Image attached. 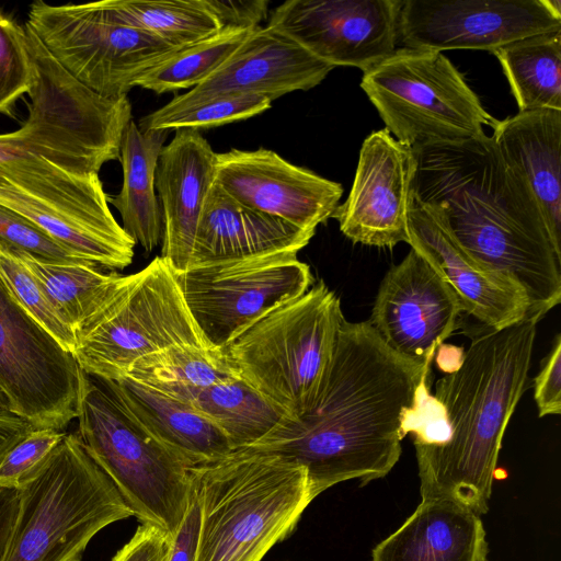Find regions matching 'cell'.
I'll return each instance as SVG.
<instances>
[{
  "instance_id": "cell-1",
  "label": "cell",
  "mask_w": 561,
  "mask_h": 561,
  "mask_svg": "<svg viewBox=\"0 0 561 561\" xmlns=\"http://www.w3.org/2000/svg\"><path fill=\"white\" fill-rule=\"evenodd\" d=\"M431 365L390 350L367 321L343 320L333 357L308 413L284 419L251 445L302 466L313 497L347 480L387 476L401 440L425 417Z\"/></svg>"
},
{
  "instance_id": "cell-2",
  "label": "cell",
  "mask_w": 561,
  "mask_h": 561,
  "mask_svg": "<svg viewBox=\"0 0 561 561\" xmlns=\"http://www.w3.org/2000/svg\"><path fill=\"white\" fill-rule=\"evenodd\" d=\"M413 199L479 264L516 285L538 322L561 301V256L522 173L491 137L415 148Z\"/></svg>"
},
{
  "instance_id": "cell-3",
  "label": "cell",
  "mask_w": 561,
  "mask_h": 561,
  "mask_svg": "<svg viewBox=\"0 0 561 561\" xmlns=\"http://www.w3.org/2000/svg\"><path fill=\"white\" fill-rule=\"evenodd\" d=\"M537 323L526 318L483 329L459 365L437 380L442 439L413 440L422 500L488 512L503 435L528 382Z\"/></svg>"
},
{
  "instance_id": "cell-4",
  "label": "cell",
  "mask_w": 561,
  "mask_h": 561,
  "mask_svg": "<svg viewBox=\"0 0 561 561\" xmlns=\"http://www.w3.org/2000/svg\"><path fill=\"white\" fill-rule=\"evenodd\" d=\"M191 472L202 510L195 561H262L314 500L302 466L251 448Z\"/></svg>"
},
{
  "instance_id": "cell-5",
  "label": "cell",
  "mask_w": 561,
  "mask_h": 561,
  "mask_svg": "<svg viewBox=\"0 0 561 561\" xmlns=\"http://www.w3.org/2000/svg\"><path fill=\"white\" fill-rule=\"evenodd\" d=\"M344 319L340 298L320 280L245 327L219 352L237 378L295 421L318 397Z\"/></svg>"
},
{
  "instance_id": "cell-6",
  "label": "cell",
  "mask_w": 561,
  "mask_h": 561,
  "mask_svg": "<svg viewBox=\"0 0 561 561\" xmlns=\"http://www.w3.org/2000/svg\"><path fill=\"white\" fill-rule=\"evenodd\" d=\"M18 494L3 561H81L99 531L134 516L78 434H66Z\"/></svg>"
},
{
  "instance_id": "cell-7",
  "label": "cell",
  "mask_w": 561,
  "mask_h": 561,
  "mask_svg": "<svg viewBox=\"0 0 561 561\" xmlns=\"http://www.w3.org/2000/svg\"><path fill=\"white\" fill-rule=\"evenodd\" d=\"M78 436L141 523L172 536L187 511L193 467L156 438L107 380L82 371Z\"/></svg>"
},
{
  "instance_id": "cell-8",
  "label": "cell",
  "mask_w": 561,
  "mask_h": 561,
  "mask_svg": "<svg viewBox=\"0 0 561 561\" xmlns=\"http://www.w3.org/2000/svg\"><path fill=\"white\" fill-rule=\"evenodd\" d=\"M32 61L28 115L14 131L0 134V163L42 156L69 169L100 172L119 157L131 118L126 96H102L69 75L24 25Z\"/></svg>"
},
{
  "instance_id": "cell-9",
  "label": "cell",
  "mask_w": 561,
  "mask_h": 561,
  "mask_svg": "<svg viewBox=\"0 0 561 561\" xmlns=\"http://www.w3.org/2000/svg\"><path fill=\"white\" fill-rule=\"evenodd\" d=\"M75 335L73 356L80 369L106 380H118L140 358L170 347L209 348L174 271L161 256L137 273L119 275Z\"/></svg>"
},
{
  "instance_id": "cell-10",
  "label": "cell",
  "mask_w": 561,
  "mask_h": 561,
  "mask_svg": "<svg viewBox=\"0 0 561 561\" xmlns=\"http://www.w3.org/2000/svg\"><path fill=\"white\" fill-rule=\"evenodd\" d=\"M0 205L26 218L77 257L104 270L133 262L136 242L113 216L98 172L42 156L0 163Z\"/></svg>"
},
{
  "instance_id": "cell-11",
  "label": "cell",
  "mask_w": 561,
  "mask_h": 561,
  "mask_svg": "<svg viewBox=\"0 0 561 561\" xmlns=\"http://www.w3.org/2000/svg\"><path fill=\"white\" fill-rule=\"evenodd\" d=\"M360 87L386 129L412 149L482 137L497 122L439 51L396 49L364 71Z\"/></svg>"
},
{
  "instance_id": "cell-12",
  "label": "cell",
  "mask_w": 561,
  "mask_h": 561,
  "mask_svg": "<svg viewBox=\"0 0 561 561\" xmlns=\"http://www.w3.org/2000/svg\"><path fill=\"white\" fill-rule=\"evenodd\" d=\"M26 23L76 80L105 98L126 96L181 49L114 18L101 3L30 5Z\"/></svg>"
},
{
  "instance_id": "cell-13",
  "label": "cell",
  "mask_w": 561,
  "mask_h": 561,
  "mask_svg": "<svg viewBox=\"0 0 561 561\" xmlns=\"http://www.w3.org/2000/svg\"><path fill=\"white\" fill-rule=\"evenodd\" d=\"M175 276L201 337L216 351L314 284L295 252L190 266Z\"/></svg>"
},
{
  "instance_id": "cell-14",
  "label": "cell",
  "mask_w": 561,
  "mask_h": 561,
  "mask_svg": "<svg viewBox=\"0 0 561 561\" xmlns=\"http://www.w3.org/2000/svg\"><path fill=\"white\" fill-rule=\"evenodd\" d=\"M82 370L0 278V390L10 412L35 430L61 431L77 419Z\"/></svg>"
},
{
  "instance_id": "cell-15",
  "label": "cell",
  "mask_w": 561,
  "mask_h": 561,
  "mask_svg": "<svg viewBox=\"0 0 561 561\" xmlns=\"http://www.w3.org/2000/svg\"><path fill=\"white\" fill-rule=\"evenodd\" d=\"M561 32L560 0H403L399 41L407 48L482 49Z\"/></svg>"
},
{
  "instance_id": "cell-16",
  "label": "cell",
  "mask_w": 561,
  "mask_h": 561,
  "mask_svg": "<svg viewBox=\"0 0 561 561\" xmlns=\"http://www.w3.org/2000/svg\"><path fill=\"white\" fill-rule=\"evenodd\" d=\"M402 0H288L266 26L319 60L368 70L397 49Z\"/></svg>"
},
{
  "instance_id": "cell-17",
  "label": "cell",
  "mask_w": 561,
  "mask_h": 561,
  "mask_svg": "<svg viewBox=\"0 0 561 561\" xmlns=\"http://www.w3.org/2000/svg\"><path fill=\"white\" fill-rule=\"evenodd\" d=\"M461 314L462 305L451 287L411 248L383 276L367 322L398 355L432 365Z\"/></svg>"
},
{
  "instance_id": "cell-18",
  "label": "cell",
  "mask_w": 561,
  "mask_h": 561,
  "mask_svg": "<svg viewBox=\"0 0 561 561\" xmlns=\"http://www.w3.org/2000/svg\"><path fill=\"white\" fill-rule=\"evenodd\" d=\"M414 150L386 129L363 141L347 198L334 209L341 232L354 243L392 248L407 242L414 204Z\"/></svg>"
},
{
  "instance_id": "cell-19",
  "label": "cell",
  "mask_w": 561,
  "mask_h": 561,
  "mask_svg": "<svg viewBox=\"0 0 561 561\" xmlns=\"http://www.w3.org/2000/svg\"><path fill=\"white\" fill-rule=\"evenodd\" d=\"M214 182L240 205L313 233L343 194L340 183L264 148L217 153Z\"/></svg>"
},
{
  "instance_id": "cell-20",
  "label": "cell",
  "mask_w": 561,
  "mask_h": 561,
  "mask_svg": "<svg viewBox=\"0 0 561 561\" xmlns=\"http://www.w3.org/2000/svg\"><path fill=\"white\" fill-rule=\"evenodd\" d=\"M333 68L279 32L260 26L217 71L160 110L173 112L229 94H256L273 101L314 88Z\"/></svg>"
},
{
  "instance_id": "cell-21",
  "label": "cell",
  "mask_w": 561,
  "mask_h": 561,
  "mask_svg": "<svg viewBox=\"0 0 561 561\" xmlns=\"http://www.w3.org/2000/svg\"><path fill=\"white\" fill-rule=\"evenodd\" d=\"M408 243L443 276L460 300L463 313L485 330H501L528 316L524 293L473 260L427 206L413 204L408 214Z\"/></svg>"
},
{
  "instance_id": "cell-22",
  "label": "cell",
  "mask_w": 561,
  "mask_h": 561,
  "mask_svg": "<svg viewBox=\"0 0 561 561\" xmlns=\"http://www.w3.org/2000/svg\"><path fill=\"white\" fill-rule=\"evenodd\" d=\"M216 156L207 139L191 128L175 129L159 154L154 186L163 217L160 256L175 274L191 264L204 201L215 181Z\"/></svg>"
},
{
  "instance_id": "cell-23",
  "label": "cell",
  "mask_w": 561,
  "mask_h": 561,
  "mask_svg": "<svg viewBox=\"0 0 561 561\" xmlns=\"http://www.w3.org/2000/svg\"><path fill=\"white\" fill-rule=\"evenodd\" d=\"M313 234L240 205L214 182L204 201L190 266L298 253Z\"/></svg>"
},
{
  "instance_id": "cell-24",
  "label": "cell",
  "mask_w": 561,
  "mask_h": 561,
  "mask_svg": "<svg viewBox=\"0 0 561 561\" xmlns=\"http://www.w3.org/2000/svg\"><path fill=\"white\" fill-rule=\"evenodd\" d=\"M491 138L528 183L561 256V111L518 112L497 121Z\"/></svg>"
},
{
  "instance_id": "cell-25",
  "label": "cell",
  "mask_w": 561,
  "mask_h": 561,
  "mask_svg": "<svg viewBox=\"0 0 561 561\" xmlns=\"http://www.w3.org/2000/svg\"><path fill=\"white\" fill-rule=\"evenodd\" d=\"M480 515L447 500H422L413 514L371 553L373 561H484Z\"/></svg>"
},
{
  "instance_id": "cell-26",
  "label": "cell",
  "mask_w": 561,
  "mask_h": 561,
  "mask_svg": "<svg viewBox=\"0 0 561 561\" xmlns=\"http://www.w3.org/2000/svg\"><path fill=\"white\" fill-rule=\"evenodd\" d=\"M107 382L156 438L192 466L215 461L233 450L222 430L192 405L127 376Z\"/></svg>"
},
{
  "instance_id": "cell-27",
  "label": "cell",
  "mask_w": 561,
  "mask_h": 561,
  "mask_svg": "<svg viewBox=\"0 0 561 561\" xmlns=\"http://www.w3.org/2000/svg\"><path fill=\"white\" fill-rule=\"evenodd\" d=\"M169 130L142 131L130 121L124 130L118 160L123 185L118 194L107 195L122 218V228L145 251L162 242L163 217L154 186L159 154Z\"/></svg>"
},
{
  "instance_id": "cell-28",
  "label": "cell",
  "mask_w": 561,
  "mask_h": 561,
  "mask_svg": "<svg viewBox=\"0 0 561 561\" xmlns=\"http://www.w3.org/2000/svg\"><path fill=\"white\" fill-rule=\"evenodd\" d=\"M213 420L233 450L250 447L272 432L286 415L245 381L234 377L171 397Z\"/></svg>"
},
{
  "instance_id": "cell-29",
  "label": "cell",
  "mask_w": 561,
  "mask_h": 561,
  "mask_svg": "<svg viewBox=\"0 0 561 561\" xmlns=\"http://www.w3.org/2000/svg\"><path fill=\"white\" fill-rule=\"evenodd\" d=\"M519 112L561 111V32L530 36L493 51Z\"/></svg>"
},
{
  "instance_id": "cell-30",
  "label": "cell",
  "mask_w": 561,
  "mask_h": 561,
  "mask_svg": "<svg viewBox=\"0 0 561 561\" xmlns=\"http://www.w3.org/2000/svg\"><path fill=\"white\" fill-rule=\"evenodd\" d=\"M117 20L184 49L220 31L205 0H104Z\"/></svg>"
},
{
  "instance_id": "cell-31",
  "label": "cell",
  "mask_w": 561,
  "mask_h": 561,
  "mask_svg": "<svg viewBox=\"0 0 561 561\" xmlns=\"http://www.w3.org/2000/svg\"><path fill=\"white\" fill-rule=\"evenodd\" d=\"M18 253L75 333L100 306L121 275L87 262H48Z\"/></svg>"
},
{
  "instance_id": "cell-32",
  "label": "cell",
  "mask_w": 561,
  "mask_h": 561,
  "mask_svg": "<svg viewBox=\"0 0 561 561\" xmlns=\"http://www.w3.org/2000/svg\"><path fill=\"white\" fill-rule=\"evenodd\" d=\"M169 397L234 378L219 351L175 346L137 360L125 375Z\"/></svg>"
},
{
  "instance_id": "cell-33",
  "label": "cell",
  "mask_w": 561,
  "mask_h": 561,
  "mask_svg": "<svg viewBox=\"0 0 561 561\" xmlns=\"http://www.w3.org/2000/svg\"><path fill=\"white\" fill-rule=\"evenodd\" d=\"M254 30L221 28L211 37L181 49L140 78L136 87L157 94L191 90L217 71Z\"/></svg>"
},
{
  "instance_id": "cell-34",
  "label": "cell",
  "mask_w": 561,
  "mask_h": 561,
  "mask_svg": "<svg viewBox=\"0 0 561 561\" xmlns=\"http://www.w3.org/2000/svg\"><path fill=\"white\" fill-rule=\"evenodd\" d=\"M271 103L267 98L256 94L221 95L173 112L158 108L140 118L138 127L142 131L198 130L253 117L268 110Z\"/></svg>"
},
{
  "instance_id": "cell-35",
  "label": "cell",
  "mask_w": 561,
  "mask_h": 561,
  "mask_svg": "<svg viewBox=\"0 0 561 561\" xmlns=\"http://www.w3.org/2000/svg\"><path fill=\"white\" fill-rule=\"evenodd\" d=\"M0 278L20 306L73 354L76 335L18 252L0 243Z\"/></svg>"
},
{
  "instance_id": "cell-36",
  "label": "cell",
  "mask_w": 561,
  "mask_h": 561,
  "mask_svg": "<svg viewBox=\"0 0 561 561\" xmlns=\"http://www.w3.org/2000/svg\"><path fill=\"white\" fill-rule=\"evenodd\" d=\"M32 83V61L24 26L0 7V113L11 114L14 103Z\"/></svg>"
},
{
  "instance_id": "cell-37",
  "label": "cell",
  "mask_w": 561,
  "mask_h": 561,
  "mask_svg": "<svg viewBox=\"0 0 561 561\" xmlns=\"http://www.w3.org/2000/svg\"><path fill=\"white\" fill-rule=\"evenodd\" d=\"M0 243L48 262H85L33 222L0 205ZM89 263V262H87ZM94 265V264H93Z\"/></svg>"
},
{
  "instance_id": "cell-38",
  "label": "cell",
  "mask_w": 561,
  "mask_h": 561,
  "mask_svg": "<svg viewBox=\"0 0 561 561\" xmlns=\"http://www.w3.org/2000/svg\"><path fill=\"white\" fill-rule=\"evenodd\" d=\"M66 433L53 428L31 431L0 460V486L18 488L45 461Z\"/></svg>"
},
{
  "instance_id": "cell-39",
  "label": "cell",
  "mask_w": 561,
  "mask_h": 561,
  "mask_svg": "<svg viewBox=\"0 0 561 561\" xmlns=\"http://www.w3.org/2000/svg\"><path fill=\"white\" fill-rule=\"evenodd\" d=\"M534 399L540 417L561 413V336L557 334L538 375L534 379Z\"/></svg>"
},
{
  "instance_id": "cell-40",
  "label": "cell",
  "mask_w": 561,
  "mask_h": 561,
  "mask_svg": "<svg viewBox=\"0 0 561 561\" xmlns=\"http://www.w3.org/2000/svg\"><path fill=\"white\" fill-rule=\"evenodd\" d=\"M171 541L172 535L168 531L141 523L112 561H169Z\"/></svg>"
},
{
  "instance_id": "cell-41",
  "label": "cell",
  "mask_w": 561,
  "mask_h": 561,
  "mask_svg": "<svg viewBox=\"0 0 561 561\" xmlns=\"http://www.w3.org/2000/svg\"><path fill=\"white\" fill-rule=\"evenodd\" d=\"M219 23L220 30L257 28L267 18L268 1L265 0H205Z\"/></svg>"
},
{
  "instance_id": "cell-42",
  "label": "cell",
  "mask_w": 561,
  "mask_h": 561,
  "mask_svg": "<svg viewBox=\"0 0 561 561\" xmlns=\"http://www.w3.org/2000/svg\"><path fill=\"white\" fill-rule=\"evenodd\" d=\"M202 510L193 484L187 511L172 536L169 561H195L198 547Z\"/></svg>"
},
{
  "instance_id": "cell-43",
  "label": "cell",
  "mask_w": 561,
  "mask_h": 561,
  "mask_svg": "<svg viewBox=\"0 0 561 561\" xmlns=\"http://www.w3.org/2000/svg\"><path fill=\"white\" fill-rule=\"evenodd\" d=\"M18 508V490L0 486V561L4 559L15 524Z\"/></svg>"
},
{
  "instance_id": "cell-44",
  "label": "cell",
  "mask_w": 561,
  "mask_h": 561,
  "mask_svg": "<svg viewBox=\"0 0 561 561\" xmlns=\"http://www.w3.org/2000/svg\"><path fill=\"white\" fill-rule=\"evenodd\" d=\"M0 412L1 413H11L10 412V404L5 396L0 390Z\"/></svg>"
},
{
  "instance_id": "cell-45",
  "label": "cell",
  "mask_w": 561,
  "mask_h": 561,
  "mask_svg": "<svg viewBox=\"0 0 561 561\" xmlns=\"http://www.w3.org/2000/svg\"><path fill=\"white\" fill-rule=\"evenodd\" d=\"M484 561H488V560H484Z\"/></svg>"
}]
</instances>
